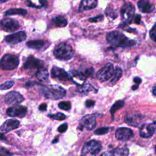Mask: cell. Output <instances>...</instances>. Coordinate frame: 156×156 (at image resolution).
<instances>
[{"mask_svg":"<svg viewBox=\"0 0 156 156\" xmlns=\"http://www.w3.org/2000/svg\"><path fill=\"white\" fill-rule=\"evenodd\" d=\"M106 40L108 44L115 47L129 48L136 43L135 40H130L119 31H112L108 33L106 37Z\"/></svg>","mask_w":156,"mask_h":156,"instance_id":"obj_1","label":"cell"},{"mask_svg":"<svg viewBox=\"0 0 156 156\" xmlns=\"http://www.w3.org/2000/svg\"><path fill=\"white\" fill-rule=\"evenodd\" d=\"M40 93L46 99L58 100L63 98L66 94V90L58 85H50L41 89Z\"/></svg>","mask_w":156,"mask_h":156,"instance_id":"obj_2","label":"cell"},{"mask_svg":"<svg viewBox=\"0 0 156 156\" xmlns=\"http://www.w3.org/2000/svg\"><path fill=\"white\" fill-rule=\"evenodd\" d=\"M53 53L55 57L60 60H69L74 55V51L72 48L65 43L58 44L55 46Z\"/></svg>","mask_w":156,"mask_h":156,"instance_id":"obj_3","label":"cell"},{"mask_svg":"<svg viewBox=\"0 0 156 156\" xmlns=\"http://www.w3.org/2000/svg\"><path fill=\"white\" fill-rule=\"evenodd\" d=\"M102 149L101 143L96 140H90L85 143L81 156H94L99 154Z\"/></svg>","mask_w":156,"mask_h":156,"instance_id":"obj_4","label":"cell"},{"mask_svg":"<svg viewBox=\"0 0 156 156\" xmlns=\"http://www.w3.org/2000/svg\"><path fill=\"white\" fill-rule=\"evenodd\" d=\"M19 65L17 56L12 54H5L0 61V68L3 70H12Z\"/></svg>","mask_w":156,"mask_h":156,"instance_id":"obj_5","label":"cell"},{"mask_svg":"<svg viewBox=\"0 0 156 156\" xmlns=\"http://www.w3.org/2000/svg\"><path fill=\"white\" fill-rule=\"evenodd\" d=\"M115 71L113 64L108 63L101 68L97 73V77L101 82H105L112 78Z\"/></svg>","mask_w":156,"mask_h":156,"instance_id":"obj_6","label":"cell"},{"mask_svg":"<svg viewBox=\"0 0 156 156\" xmlns=\"http://www.w3.org/2000/svg\"><path fill=\"white\" fill-rule=\"evenodd\" d=\"M135 7L133 4L127 2L125 3L121 10V17L123 21L126 24H129L131 23L134 15H135Z\"/></svg>","mask_w":156,"mask_h":156,"instance_id":"obj_7","label":"cell"},{"mask_svg":"<svg viewBox=\"0 0 156 156\" xmlns=\"http://www.w3.org/2000/svg\"><path fill=\"white\" fill-rule=\"evenodd\" d=\"M20 27L17 20L13 18H4L0 20V30L6 32H13Z\"/></svg>","mask_w":156,"mask_h":156,"instance_id":"obj_8","label":"cell"},{"mask_svg":"<svg viewBox=\"0 0 156 156\" xmlns=\"http://www.w3.org/2000/svg\"><path fill=\"white\" fill-rule=\"evenodd\" d=\"M96 124V116L94 115H88L82 118L78 128L80 130L86 129L88 130H91L94 129Z\"/></svg>","mask_w":156,"mask_h":156,"instance_id":"obj_9","label":"cell"},{"mask_svg":"<svg viewBox=\"0 0 156 156\" xmlns=\"http://www.w3.org/2000/svg\"><path fill=\"white\" fill-rule=\"evenodd\" d=\"M133 136V132L127 127H119L115 132V137L117 140L126 141L129 140Z\"/></svg>","mask_w":156,"mask_h":156,"instance_id":"obj_10","label":"cell"},{"mask_svg":"<svg viewBox=\"0 0 156 156\" xmlns=\"http://www.w3.org/2000/svg\"><path fill=\"white\" fill-rule=\"evenodd\" d=\"M5 102L10 105L18 104L22 102L24 99L23 96L18 92L10 91L5 96Z\"/></svg>","mask_w":156,"mask_h":156,"instance_id":"obj_11","label":"cell"},{"mask_svg":"<svg viewBox=\"0 0 156 156\" xmlns=\"http://www.w3.org/2000/svg\"><path fill=\"white\" fill-rule=\"evenodd\" d=\"M24 68L27 69H39L43 68V62L33 56H29L24 63Z\"/></svg>","mask_w":156,"mask_h":156,"instance_id":"obj_12","label":"cell"},{"mask_svg":"<svg viewBox=\"0 0 156 156\" xmlns=\"http://www.w3.org/2000/svg\"><path fill=\"white\" fill-rule=\"evenodd\" d=\"M26 38V33L24 31H19L6 36L5 41L9 44H16L23 41Z\"/></svg>","mask_w":156,"mask_h":156,"instance_id":"obj_13","label":"cell"},{"mask_svg":"<svg viewBox=\"0 0 156 156\" xmlns=\"http://www.w3.org/2000/svg\"><path fill=\"white\" fill-rule=\"evenodd\" d=\"M155 124L147 123L143 124L140 129V136L144 138H148L151 137L155 133Z\"/></svg>","mask_w":156,"mask_h":156,"instance_id":"obj_14","label":"cell"},{"mask_svg":"<svg viewBox=\"0 0 156 156\" xmlns=\"http://www.w3.org/2000/svg\"><path fill=\"white\" fill-rule=\"evenodd\" d=\"M27 108L23 105L10 107L7 110V114L12 117H24L27 113Z\"/></svg>","mask_w":156,"mask_h":156,"instance_id":"obj_15","label":"cell"},{"mask_svg":"<svg viewBox=\"0 0 156 156\" xmlns=\"http://www.w3.org/2000/svg\"><path fill=\"white\" fill-rule=\"evenodd\" d=\"M51 73L52 78L57 79L60 81H65L69 80L67 72H66L63 68H59L57 66H52Z\"/></svg>","mask_w":156,"mask_h":156,"instance_id":"obj_16","label":"cell"},{"mask_svg":"<svg viewBox=\"0 0 156 156\" xmlns=\"http://www.w3.org/2000/svg\"><path fill=\"white\" fill-rule=\"evenodd\" d=\"M20 126V121L16 119H9L4 121L1 126V130L5 132L17 129Z\"/></svg>","mask_w":156,"mask_h":156,"instance_id":"obj_17","label":"cell"},{"mask_svg":"<svg viewBox=\"0 0 156 156\" xmlns=\"http://www.w3.org/2000/svg\"><path fill=\"white\" fill-rule=\"evenodd\" d=\"M97 1L96 0H84L82 1L79 4L78 12H81L84 10H91L95 8L97 5Z\"/></svg>","mask_w":156,"mask_h":156,"instance_id":"obj_18","label":"cell"},{"mask_svg":"<svg viewBox=\"0 0 156 156\" xmlns=\"http://www.w3.org/2000/svg\"><path fill=\"white\" fill-rule=\"evenodd\" d=\"M137 5L139 10L141 12L143 13H147L152 12L155 8V6L154 4H151L149 1H144V0L139 1L137 3Z\"/></svg>","mask_w":156,"mask_h":156,"instance_id":"obj_19","label":"cell"},{"mask_svg":"<svg viewBox=\"0 0 156 156\" xmlns=\"http://www.w3.org/2000/svg\"><path fill=\"white\" fill-rule=\"evenodd\" d=\"M68 76L69 80L76 83V80L79 79L80 81H82L83 82L86 80V77H85L79 71L76 70H71L67 73Z\"/></svg>","mask_w":156,"mask_h":156,"instance_id":"obj_20","label":"cell"},{"mask_svg":"<svg viewBox=\"0 0 156 156\" xmlns=\"http://www.w3.org/2000/svg\"><path fill=\"white\" fill-rule=\"evenodd\" d=\"M36 77L38 80L41 82L48 81L49 77V73L48 69L44 68L39 69L36 73Z\"/></svg>","mask_w":156,"mask_h":156,"instance_id":"obj_21","label":"cell"},{"mask_svg":"<svg viewBox=\"0 0 156 156\" xmlns=\"http://www.w3.org/2000/svg\"><path fill=\"white\" fill-rule=\"evenodd\" d=\"M94 90V87L90 83H83L80 85H78L76 88V91L83 94H87L90 91H93Z\"/></svg>","mask_w":156,"mask_h":156,"instance_id":"obj_22","label":"cell"},{"mask_svg":"<svg viewBox=\"0 0 156 156\" xmlns=\"http://www.w3.org/2000/svg\"><path fill=\"white\" fill-rule=\"evenodd\" d=\"M141 119V115H134L131 116H128L126 118V122L129 124L130 126H137L140 123V120Z\"/></svg>","mask_w":156,"mask_h":156,"instance_id":"obj_23","label":"cell"},{"mask_svg":"<svg viewBox=\"0 0 156 156\" xmlns=\"http://www.w3.org/2000/svg\"><path fill=\"white\" fill-rule=\"evenodd\" d=\"M26 45L28 48L35 49H39L41 48L44 45V41L41 40H30L26 43Z\"/></svg>","mask_w":156,"mask_h":156,"instance_id":"obj_24","label":"cell"},{"mask_svg":"<svg viewBox=\"0 0 156 156\" xmlns=\"http://www.w3.org/2000/svg\"><path fill=\"white\" fill-rule=\"evenodd\" d=\"M129 149L126 146L119 147L112 152V156H128Z\"/></svg>","mask_w":156,"mask_h":156,"instance_id":"obj_25","label":"cell"},{"mask_svg":"<svg viewBox=\"0 0 156 156\" xmlns=\"http://www.w3.org/2000/svg\"><path fill=\"white\" fill-rule=\"evenodd\" d=\"M27 12L26 10L21 9V8H16V9H11L5 12V15H18L24 16L27 14Z\"/></svg>","mask_w":156,"mask_h":156,"instance_id":"obj_26","label":"cell"},{"mask_svg":"<svg viewBox=\"0 0 156 156\" xmlns=\"http://www.w3.org/2000/svg\"><path fill=\"white\" fill-rule=\"evenodd\" d=\"M52 21H54V23H55V24L59 27H65L67 24H68V21L63 16H57L55 17H54L52 19Z\"/></svg>","mask_w":156,"mask_h":156,"instance_id":"obj_27","label":"cell"},{"mask_svg":"<svg viewBox=\"0 0 156 156\" xmlns=\"http://www.w3.org/2000/svg\"><path fill=\"white\" fill-rule=\"evenodd\" d=\"M122 72L121 69L119 66H116V68L115 69L114 73L112 77L110 83L112 84H115L121 78V77L122 76Z\"/></svg>","mask_w":156,"mask_h":156,"instance_id":"obj_28","label":"cell"},{"mask_svg":"<svg viewBox=\"0 0 156 156\" xmlns=\"http://www.w3.org/2000/svg\"><path fill=\"white\" fill-rule=\"evenodd\" d=\"M79 72L85 77H92L94 74V69L93 68H82L80 69Z\"/></svg>","mask_w":156,"mask_h":156,"instance_id":"obj_29","label":"cell"},{"mask_svg":"<svg viewBox=\"0 0 156 156\" xmlns=\"http://www.w3.org/2000/svg\"><path fill=\"white\" fill-rule=\"evenodd\" d=\"M124 105V102L123 101H116L111 107L110 108V112L112 115L119 109L121 108Z\"/></svg>","mask_w":156,"mask_h":156,"instance_id":"obj_30","label":"cell"},{"mask_svg":"<svg viewBox=\"0 0 156 156\" xmlns=\"http://www.w3.org/2000/svg\"><path fill=\"white\" fill-rule=\"evenodd\" d=\"M39 4H37L35 3V2L34 1H27V5L29 7H35V8H41L43 7H44L47 5V2L45 1H38V2Z\"/></svg>","mask_w":156,"mask_h":156,"instance_id":"obj_31","label":"cell"},{"mask_svg":"<svg viewBox=\"0 0 156 156\" xmlns=\"http://www.w3.org/2000/svg\"><path fill=\"white\" fill-rule=\"evenodd\" d=\"M48 116L53 120L62 121V120L66 119L65 115L62 113H60V112H58L55 114H48Z\"/></svg>","mask_w":156,"mask_h":156,"instance_id":"obj_32","label":"cell"},{"mask_svg":"<svg viewBox=\"0 0 156 156\" xmlns=\"http://www.w3.org/2000/svg\"><path fill=\"white\" fill-rule=\"evenodd\" d=\"M58 107L63 110L68 111L71 108V104L69 101H62L58 103Z\"/></svg>","mask_w":156,"mask_h":156,"instance_id":"obj_33","label":"cell"},{"mask_svg":"<svg viewBox=\"0 0 156 156\" xmlns=\"http://www.w3.org/2000/svg\"><path fill=\"white\" fill-rule=\"evenodd\" d=\"M13 85H14V82L13 80L7 81L0 85V90H6L10 89L11 87L13 86Z\"/></svg>","mask_w":156,"mask_h":156,"instance_id":"obj_34","label":"cell"},{"mask_svg":"<svg viewBox=\"0 0 156 156\" xmlns=\"http://www.w3.org/2000/svg\"><path fill=\"white\" fill-rule=\"evenodd\" d=\"M109 131V128L107 127H102L97 129L96 130H94V133L96 135H104L107 133H108Z\"/></svg>","mask_w":156,"mask_h":156,"instance_id":"obj_35","label":"cell"},{"mask_svg":"<svg viewBox=\"0 0 156 156\" xmlns=\"http://www.w3.org/2000/svg\"><path fill=\"white\" fill-rule=\"evenodd\" d=\"M105 13L107 15L110 16L111 18H115L116 16L118 15V13H116V10L110 9L109 7H107Z\"/></svg>","mask_w":156,"mask_h":156,"instance_id":"obj_36","label":"cell"},{"mask_svg":"<svg viewBox=\"0 0 156 156\" xmlns=\"http://www.w3.org/2000/svg\"><path fill=\"white\" fill-rule=\"evenodd\" d=\"M155 24H154V26H152V27L151 28V29L149 31V36L150 38L154 41H155V39H156V28H155Z\"/></svg>","mask_w":156,"mask_h":156,"instance_id":"obj_37","label":"cell"},{"mask_svg":"<svg viewBox=\"0 0 156 156\" xmlns=\"http://www.w3.org/2000/svg\"><path fill=\"white\" fill-rule=\"evenodd\" d=\"M104 16L102 15H99L98 16H96L94 17H91L88 19V21L91 23H95V22H99L103 20Z\"/></svg>","mask_w":156,"mask_h":156,"instance_id":"obj_38","label":"cell"},{"mask_svg":"<svg viewBox=\"0 0 156 156\" xmlns=\"http://www.w3.org/2000/svg\"><path fill=\"white\" fill-rule=\"evenodd\" d=\"M12 153H10L8 150L4 147H0V156H11Z\"/></svg>","mask_w":156,"mask_h":156,"instance_id":"obj_39","label":"cell"},{"mask_svg":"<svg viewBox=\"0 0 156 156\" xmlns=\"http://www.w3.org/2000/svg\"><path fill=\"white\" fill-rule=\"evenodd\" d=\"M68 129V125L66 123H64L61 124L58 127V131L60 133L65 132Z\"/></svg>","mask_w":156,"mask_h":156,"instance_id":"obj_40","label":"cell"},{"mask_svg":"<svg viewBox=\"0 0 156 156\" xmlns=\"http://www.w3.org/2000/svg\"><path fill=\"white\" fill-rule=\"evenodd\" d=\"M95 102L91 99H88L85 101V106L88 108H90L92 107L94 105Z\"/></svg>","mask_w":156,"mask_h":156,"instance_id":"obj_41","label":"cell"},{"mask_svg":"<svg viewBox=\"0 0 156 156\" xmlns=\"http://www.w3.org/2000/svg\"><path fill=\"white\" fill-rule=\"evenodd\" d=\"M38 109L40 111H46V109H47V104H44V103H43V104H40L38 107Z\"/></svg>","mask_w":156,"mask_h":156,"instance_id":"obj_42","label":"cell"},{"mask_svg":"<svg viewBox=\"0 0 156 156\" xmlns=\"http://www.w3.org/2000/svg\"><path fill=\"white\" fill-rule=\"evenodd\" d=\"M140 20H141V15L139 14H137L135 17V20H134V22L135 23L138 24L140 23Z\"/></svg>","mask_w":156,"mask_h":156,"instance_id":"obj_43","label":"cell"},{"mask_svg":"<svg viewBox=\"0 0 156 156\" xmlns=\"http://www.w3.org/2000/svg\"><path fill=\"white\" fill-rule=\"evenodd\" d=\"M141 81H142V80H141L140 77H134V79H133V82H134L136 84H137V85L140 84V83L141 82Z\"/></svg>","mask_w":156,"mask_h":156,"instance_id":"obj_44","label":"cell"},{"mask_svg":"<svg viewBox=\"0 0 156 156\" xmlns=\"http://www.w3.org/2000/svg\"><path fill=\"white\" fill-rule=\"evenodd\" d=\"M138 85H136V84H135V85H133L132 87V89L133 90H136V89H138Z\"/></svg>","mask_w":156,"mask_h":156,"instance_id":"obj_45","label":"cell"},{"mask_svg":"<svg viewBox=\"0 0 156 156\" xmlns=\"http://www.w3.org/2000/svg\"><path fill=\"white\" fill-rule=\"evenodd\" d=\"M58 136H57V137L52 141V143H56L58 142Z\"/></svg>","mask_w":156,"mask_h":156,"instance_id":"obj_46","label":"cell"},{"mask_svg":"<svg viewBox=\"0 0 156 156\" xmlns=\"http://www.w3.org/2000/svg\"><path fill=\"white\" fill-rule=\"evenodd\" d=\"M155 89H156V88H155V87L154 86V87L152 88V94H153L154 96H155Z\"/></svg>","mask_w":156,"mask_h":156,"instance_id":"obj_47","label":"cell"},{"mask_svg":"<svg viewBox=\"0 0 156 156\" xmlns=\"http://www.w3.org/2000/svg\"><path fill=\"white\" fill-rule=\"evenodd\" d=\"M5 137L4 136L2 133H0V140H5Z\"/></svg>","mask_w":156,"mask_h":156,"instance_id":"obj_48","label":"cell"}]
</instances>
